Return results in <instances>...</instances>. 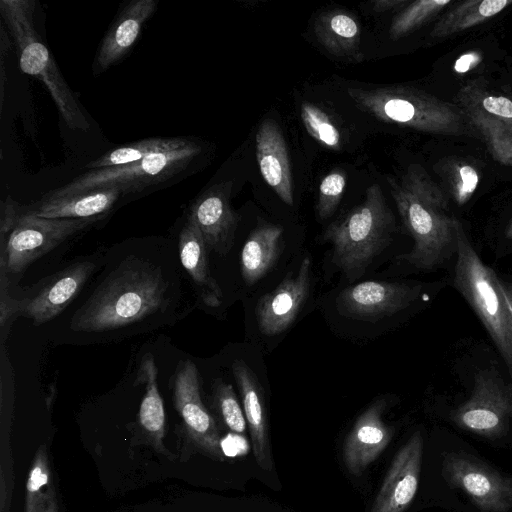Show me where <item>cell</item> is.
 Segmentation results:
<instances>
[{
	"mask_svg": "<svg viewBox=\"0 0 512 512\" xmlns=\"http://www.w3.org/2000/svg\"><path fill=\"white\" fill-rule=\"evenodd\" d=\"M124 194V189L116 186L61 196L46 194L40 201L22 209L27 214L47 219L96 218L111 210Z\"/></svg>",
	"mask_w": 512,
	"mask_h": 512,
	"instance_id": "21",
	"label": "cell"
},
{
	"mask_svg": "<svg viewBox=\"0 0 512 512\" xmlns=\"http://www.w3.org/2000/svg\"><path fill=\"white\" fill-rule=\"evenodd\" d=\"M173 399L189 437L206 453L223 460L218 429L201 400L198 370L190 360L180 362L175 371Z\"/></svg>",
	"mask_w": 512,
	"mask_h": 512,
	"instance_id": "12",
	"label": "cell"
},
{
	"mask_svg": "<svg viewBox=\"0 0 512 512\" xmlns=\"http://www.w3.org/2000/svg\"><path fill=\"white\" fill-rule=\"evenodd\" d=\"M500 287L508 305L512 320V283L500 279Z\"/></svg>",
	"mask_w": 512,
	"mask_h": 512,
	"instance_id": "40",
	"label": "cell"
},
{
	"mask_svg": "<svg viewBox=\"0 0 512 512\" xmlns=\"http://www.w3.org/2000/svg\"><path fill=\"white\" fill-rule=\"evenodd\" d=\"M157 8L155 0H132L118 14L103 38L92 65L94 75L120 62Z\"/></svg>",
	"mask_w": 512,
	"mask_h": 512,
	"instance_id": "18",
	"label": "cell"
},
{
	"mask_svg": "<svg viewBox=\"0 0 512 512\" xmlns=\"http://www.w3.org/2000/svg\"><path fill=\"white\" fill-rule=\"evenodd\" d=\"M318 42L333 56L361 62L360 27L358 22L343 10H330L320 14L314 22Z\"/></svg>",
	"mask_w": 512,
	"mask_h": 512,
	"instance_id": "23",
	"label": "cell"
},
{
	"mask_svg": "<svg viewBox=\"0 0 512 512\" xmlns=\"http://www.w3.org/2000/svg\"><path fill=\"white\" fill-rule=\"evenodd\" d=\"M347 93L357 108L383 122L431 133L462 130L461 118L451 107L411 87L349 88Z\"/></svg>",
	"mask_w": 512,
	"mask_h": 512,
	"instance_id": "6",
	"label": "cell"
},
{
	"mask_svg": "<svg viewBox=\"0 0 512 512\" xmlns=\"http://www.w3.org/2000/svg\"><path fill=\"white\" fill-rule=\"evenodd\" d=\"M420 293V285L364 281L344 288L336 298V307L345 317L375 322L406 309Z\"/></svg>",
	"mask_w": 512,
	"mask_h": 512,
	"instance_id": "11",
	"label": "cell"
},
{
	"mask_svg": "<svg viewBox=\"0 0 512 512\" xmlns=\"http://www.w3.org/2000/svg\"><path fill=\"white\" fill-rule=\"evenodd\" d=\"M178 247L180 261L194 283L201 288L203 301L208 306L218 307L222 292L210 273L204 239L189 217L180 232Z\"/></svg>",
	"mask_w": 512,
	"mask_h": 512,
	"instance_id": "24",
	"label": "cell"
},
{
	"mask_svg": "<svg viewBox=\"0 0 512 512\" xmlns=\"http://www.w3.org/2000/svg\"><path fill=\"white\" fill-rule=\"evenodd\" d=\"M97 218L47 219L27 214L19 205L18 216L6 244H2L1 270L7 274L24 271L32 262L87 228Z\"/></svg>",
	"mask_w": 512,
	"mask_h": 512,
	"instance_id": "8",
	"label": "cell"
},
{
	"mask_svg": "<svg viewBox=\"0 0 512 512\" xmlns=\"http://www.w3.org/2000/svg\"><path fill=\"white\" fill-rule=\"evenodd\" d=\"M283 228L259 222L248 235L241 251L240 267L244 282L251 286L262 279L281 254Z\"/></svg>",
	"mask_w": 512,
	"mask_h": 512,
	"instance_id": "22",
	"label": "cell"
},
{
	"mask_svg": "<svg viewBox=\"0 0 512 512\" xmlns=\"http://www.w3.org/2000/svg\"><path fill=\"white\" fill-rule=\"evenodd\" d=\"M454 286L483 323L503 358L512 385V320L500 278L483 263L463 226H456Z\"/></svg>",
	"mask_w": 512,
	"mask_h": 512,
	"instance_id": "4",
	"label": "cell"
},
{
	"mask_svg": "<svg viewBox=\"0 0 512 512\" xmlns=\"http://www.w3.org/2000/svg\"><path fill=\"white\" fill-rule=\"evenodd\" d=\"M300 115L307 132L320 144L333 150L341 147V135L325 111L303 102Z\"/></svg>",
	"mask_w": 512,
	"mask_h": 512,
	"instance_id": "31",
	"label": "cell"
},
{
	"mask_svg": "<svg viewBox=\"0 0 512 512\" xmlns=\"http://www.w3.org/2000/svg\"><path fill=\"white\" fill-rule=\"evenodd\" d=\"M387 402L384 398L374 401L355 421L346 437L343 459L347 470L361 475L390 443L392 427L383 421Z\"/></svg>",
	"mask_w": 512,
	"mask_h": 512,
	"instance_id": "16",
	"label": "cell"
},
{
	"mask_svg": "<svg viewBox=\"0 0 512 512\" xmlns=\"http://www.w3.org/2000/svg\"><path fill=\"white\" fill-rule=\"evenodd\" d=\"M401 221L413 239L410 252L399 255L420 270H432L456 250L457 220L446 214L441 190L419 165H411L400 178L387 177Z\"/></svg>",
	"mask_w": 512,
	"mask_h": 512,
	"instance_id": "1",
	"label": "cell"
},
{
	"mask_svg": "<svg viewBox=\"0 0 512 512\" xmlns=\"http://www.w3.org/2000/svg\"><path fill=\"white\" fill-rule=\"evenodd\" d=\"M481 61V56L477 52H469L461 55L455 62L454 69L458 73H466L473 69Z\"/></svg>",
	"mask_w": 512,
	"mask_h": 512,
	"instance_id": "38",
	"label": "cell"
},
{
	"mask_svg": "<svg viewBox=\"0 0 512 512\" xmlns=\"http://www.w3.org/2000/svg\"><path fill=\"white\" fill-rule=\"evenodd\" d=\"M450 3V0H419L408 4L392 20L389 29L390 38L398 40L407 35Z\"/></svg>",
	"mask_w": 512,
	"mask_h": 512,
	"instance_id": "30",
	"label": "cell"
},
{
	"mask_svg": "<svg viewBox=\"0 0 512 512\" xmlns=\"http://www.w3.org/2000/svg\"><path fill=\"white\" fill-rule=\"evenodd\" d=\"M25 512H47L50 503L55 500L54 490L50 486V471L44 446L39 447L27 480Z\"/></svg>",
	"mask_w": 512,
	"mask_h": 512,
	"instance_id": "28",
	"label": "cell"
},
{
	"mask_svg": "<svg viewBox=\"0 0 512 512\" xmlns=\"http://www.w3.org/2000/svg\"><path fill=\"white\" fill-rule=\"evenodd\" d=\"M479 183L476 169L469 164H458L452 173V189L455 201L465 204L474 194Z\"/></svg>",
	"mask_w": 512,
	"mask_h": 512,
	"instance_id": "34",
	"label": "cell"
},
{
	"mask_svg": "<svg viewBox=\"0 0 512 512\" xmlns=\"http://www.w3.org/2000/svg\"><path fill=\"white\" fill-rule=\"evenodd\" d=\"M192 140L184 137L146 138L110 150L86 165L90 170L109 168L141 161L158 152L177 150Z\"/></svg>",
	"mask_w": 512,
	"mask_h": 512,
	"instance_id": "26",
	"label": "cell"
},
{
	"mask_svg": "<svg viewBox=\"0 0 512 512\" xmlns=\"http://www.w3.org/2000/svg\"><path fill=\"white\" fill-rule=\"evenodd\" d=\"M10 42L8 39V36L6 34L5 28L3 25H1V33H0V57H1V71H0V80H1V108L3 106V100H4V84H5V69H4V57L9 51Z\"/></svg>",
	"mask_w": 512,
	"mask_h": 512,
	"instance_id": "36",
	"label": "cell"
},
{
	"mask_svg": "<svg viewBox=\"0 0 512 512\" xmlns=\"http://www.w3.org/2000/svg\"><path fill=\"white\" fill-rule=\"evenodd\" d=\"M443 474L482 511L508 512L512 508V478L468 454H448Z\"/></svg>",
	"mask_w": 512,
	"mask_h": 512,
	"instance_id": "10",
	"label": "cell"
},
{
	"mask_svg": "<svg viewBox=\"0 0 512 512\" xmlns=\"http://www.w3.org/2000/svg\"><path fill=\"white\" fill-rule=\"evenodd\" d=\"M505 235L507 238L512 239V221L508 225Z\"/></svg>",
	"mask_w": 512,
	"mask_h": 512,
	"instance_id": "42",
	"label": "cell"
},
{
	"mask_svg": "<svg viewBox=\"0 0 512 512\" xmlns=\"http://www.w3.org/2000/svg\"><path fill=\"white\" fill-rule=\"evenodd\" d=\"M470 118L485 137L494 158L512 166V134L496 119L483 110L470 108Z\"/></svg>",
	"mask_w": 512,
	"mask_h": 512,
	"instance_id": "29",
	"label": "cell"
},
{
	"mask_svg": "<svg viewBox=\"0 0 512 512\" xmlns=\"http://www.w3.org/2000/svg\"><path fill=\"white\" fill-rule=\"evenodd\" d=\"M256 158L265 182L285 204L292 206L293 180L287 145L279 124L271 118L263 120L257 130Z\"/></svg>",
	"mask_w": 512,
	"mask_h": 512,
	"instance_id": "19",
	"label": "cell"
},
{
	"mask_svg": "<svg viewBox=\"0 0 512 512\" xmlns=\"http://www.w3.org/2000/svg\"><path fill=\"white\" fill-rule=\"evenodd\" d=\"M460 428L485 438L504 434L512 419V385L495 368L478 371L469 398L451 413Z\"/></svg>",
	"mask_w": 512,
	"mask_h": 512,
	"instance_id": "9",
	"label": "cell"
},
{
	"mask_svg": "<svg viewBox=\"0 0 512 512\" xmlns=\"http://www.w3.org/2000/svg\"><path fill=\"white\" fill-rule=\"evenodd\" d=\"M232 373L242 398L254 457L263 470L271 471L273 460L263 389L253 371L243 360L237 359L233 362Z\"/></svg>",
	"mask_w": 512,
	"mask_h": 512,
	"instance_id": "20",
	"label": "cell"
},
{
	"mask_svg": "<svg viewBox=\"0 0 512 512\" xmlns=\"http://www.w3.org/2000/svg\"><path fill=\"white\" fill-rule=\"evenodd\" d=\"M232 183L211 186L198 197L188 217L198 227L208 250L227 254L233 246L239 216L230 205Z\"/></svg>",
	"mask_w": 512,
	"mask_h": 512,
	"instance_id": "14",
	"label": "cell"
},
{
	"mask_svg": "<svg viewBox=\"0 0 512 512\" xmlns=\"http://www.w3.org/2000/svg\"><path fill=\"white\" fill-rule=\"evenodd\" d=\"M47 512H57V504H56V500H53L49 507H48V510Z\"/></svg>",
	"mask_w": 512,
	"mask_h": 512,
	"instance_id": "41",
	"label": "cell"
},
{
	"mask_svg": "<svg viewBox=\"0 0 512 512\" xmlns=\"http://www.w3.org/2000/svg\"><path fill=\"white\" fill-rule=\"evenodd\" d=\"M158 369L154 357L146 354L140 363L136 384H145L139 420L141 426L154 439L157 446L163 448L162 439L165 434V411L157 385Z\"/></svg>",
	"mask_w": 512,
	"mask_h": 512,
	"instance_id": "25",
	"label": "cell"
},
{
	"mask_svg": "<svg viewBox=\"0 0 512 512\" xmlns=\"http://www.w3.org/2000/svg\"><path fill=\"white\" fill-rule=\"evenodd\" d=\"M406 4H410L406 0H376L372 3V9L375 12H385L395 8H401Z\"/></svg>",
	"mask_w": 512,
	"mask_h": 512,
	"instance_id": "39",
	"label": "cell"
},
{
	"mask_svg": "<svg viewBox=\"0 0 512 512\" xmlns=\"http://www.w3.org/2000/svg\"><path fill=\"white\" fill-rule=\"evenodd\" d=\"M511 0H472L458 5L445 15L432 30V36L445 37L473 27L497 15Z\"/></svg>",
	"mask_w": 512,
	"mask_h": 512,
	"instance_id": "27",
	"label": "cell"
},
{
	"mask_svg": "<svg viewBox=\"0 0 512 512\" xmlns=\"http://www.w3.org/2000/svg\"><path fill=\"white\" fill-rule=\"evenodd\" d=\"M311 267V257L306 255L296 275H287L275 289L259 298L255 315L262 334L278 335L295 321L309 295Z\"/></svg>",
	"mask_w": 512,
	"mask_h": 512,
	"instance_id": "13",
	"label": "cell"
},
{
	"mask_svg": "<svg viewBox=\"0 0 512 512\" xmlns=\"http://www.w3.org/2000/svg\"><path fill=\"white\" fill-rule=\"evenodd\" d=\"M423 437L415 432L395 455L371 512H404L413 501L419 484Z\"/></svg>",
	"mask_w": 512,
	"mask_h": 512,
	"instance_id": "15",
	"label": "cell"
},
{
	"mask_svg": "<svg viewBox=\"0 0 512 512\" xmlns=\"http://www.w3.org/2000/svg\"><path fill=\"white\" fill-rule=\"evenodd\" d=\"M95 270L91 261H79L56 273L39 291L20 301V313L43 324L62 312Z\"/></svg>",
	"mask_w": 512,
	"mask_h": 512,
	"instance_id": "17",
	"label": "cell"
},
{
	"mask_svg": "<svg viewBox=\"0 0 512 512\" xmlns=\"http://www.w3.org/2000/svg\"><path fill=\"white\" fill-rule=\"evenodd\" d=\"M214 402L226 424L233 432L243 435L246 430V418L237 400L231 384L217 379L213 386Z\"/></svg>",
	"mask_w": 512,
	"mask_h": 512,
	"instance_id": "32",
	"label": "cell"
},
{
	"mask_svg": "<svg viewBox=\"0 0 512 512\" xmlns=\"http://www.w3.org/2000/svg\"><path fill=\"white\" fill-rule=\"evenodd\" d=\"M395 230V216L382 188L374 183L367 188L364 201L331 223L322 238L332 245L334 265L353 282L389 246Z\"/></svg>",
	"mask_w": 512,
	"mask_h": 512,
	"instance_id": "3",
	"label": "cell"
},
{
	"mask_svg": "<svg viewBox=\"0 0 512 512\" xmlns=\"http://www.w3.org/2000/svg\"><path fill=\"white\" fill-rule=\"evenodd\" d=\"M242 437L239 434H228L221 439V449L225 456L233 457L242 450Z\"/></svg>",
	"mask_w": 512,
	"mask_h": 512,
	"instance_id": "37",
	"label": "cell"
},
{
	"mask_svg": "<svg viewBox=\"0 0 512 512\" xmlns=\"http://www.w3.org/2000/svg\"><path fill=\"white\" fill-rule=\"evenodd\" d=\"M166 291L159 269L131 262L110 275L76 312L75 331L99 332L124 327L157 311Z\"/></svg>",
	"mask_w": 512,
	"mask_h": 512,
	"instance_id": "2",
	"label": "cell"
},
{
	"mask_svg": "<svg viewBox=\"0 0 512 512\" xmlns=\"http://www.w3.org/2000/svg\"><path fill=\"white\" fill-rule=\"evenodd\" d=\"M346 185V175L336 169L327 174L319 186L317 215L321 220L328 219L336 210Z\"/></svg>",
	"mask_w": 512,
	"mask_h": 512,
	"instance_id": "33",
	"label": "cell"
},
{
	"mask_svg": "<svg viewBox=\"0 0 512 512\" xmlns=\"http://www.w3.org/2000/svg\"><path fill=\"white\" fill-rule=\"evenodd\" d=\"M480 109L500 122L512 134V100L505 96L487 95L481 99Z\"/></svg>",
	"mask_w": 512,
	"mask_h": 512,
	"instance_id": "35",
	"label": "cell"
},
{
	"mask_svg": "<svg viewBox=\"0 0 512 512\" xmlns=\"http://www.w3.org/2000/svg\"><path fill=\"white\" fill-rule=\"evenodd\" d=\"M34 3L30 0H1L0 13L14 39L21 70L38 78L53 98L62 118L72 130L88 131L89 121L62 76L49 49L34 26Z\"/></svg>",
	"mask_w": 512,
	"mask_h": 512,
	"instance_id": "5",
	"label": "cell"
},
{
	"mask_svg": "<svg viewBox=\"0 0 512 512\" xmlns=\"http://www.w3.org/2000/svg\"><path fill=\"white\" fill-rule=\"evenodd\" d=\"M200 152V145L192 141L180 149L158 152L138 162L89 170L47 194L61 196L114 186L124 189L125 194L140 192L149 186L164 183L177 176Z\"/></svg>",
	"mask_w": 512,
	"mask_h": 512,
	"instance_id": "7",
	"label": "cell"
}]
</instances>
